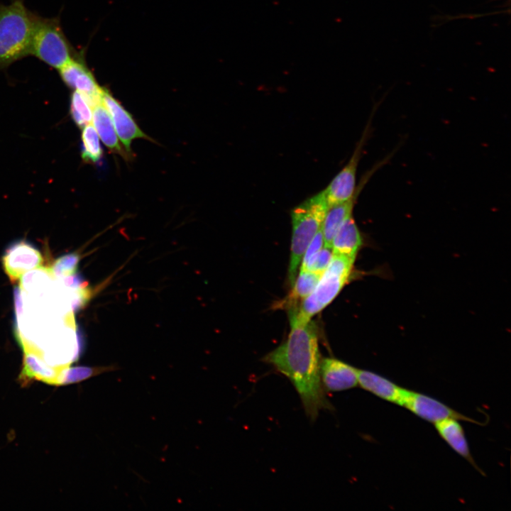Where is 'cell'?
<instances>
[{
    "label": "cell",
    "instance_id": "6da1fadb",
    "mask_svg": "<svg viewBox=\"0 0 511 511\" xmlns=\"http://www.w3.org/2000/svg\"><path fill=\"white\" fill-rule=\"evenodd\" d=\"M287 339L263 361L287 377L295 387L307 417L316 420L320 411L331 410L320 378L317 331L311 320L290 327Z\"/></svg>",
    "mask_w": 511,
    "mask_h": 511
},
{
    "label": "cell",
    "instance_id": "3957f363",
    "mask_svg": "<svg viewBox=\"0 0 511 511\" xmlns=\"http://www.w3.org/2000/svg\"><path fill=\"white\" fill-rule=\"evenodd\" d=\"M33 16L24 0L0 4V70L31 55Z\"/></svg>",
    "mask_w": 511,
    "mask_h": 511
},
{
    "label": "cell",
    "instance_id": "4fadbf2b",
    "mask_svg": "<svg viewBox=\"0 0 511 511\" xmlns=\"http://www.w3.org/2000/svg\"><path fill=\"white\" fill-rule=\"evenodd\" d=\"M358 385L375 396L400 406L407 390L377 373L360 369Z\"/></svg>",
    "mask_w": 511,
    "mask_h": 511
},
{
    "label": "cell",
    "instance_id": "8fae6325",
    "mask_svg": "<svg viewBox=\"0 0 511 511\" xmlns=\"http://www.w3.org/2000/svg\"><path fill=\"white\" fill-rule=\"evenodd\" d=\"M102 103L111 118L118 137L128 153L133 155L131 143L134 139L153 141L138 126L132 115L106 89H104Z\"/></svg>",
    "mask_w": 511,
    "mask_h": 511
},
{
    "label": "cell",
    "instance_id": "ac0fdd59",
    "mask_svg": "<svg viewBox=\"0 0 511 511\" xmlns=\"http://www.w3.org/2000/svg\"><path fill=\"white\" fill-rule=\"evenodd\" d=\"M82 158L87 163L99 162L103 155L99 135L92 124H87L82 132Z\"/></svg>",
    "mask_w": 511,
    "mask_h": 511
},
{
    "label": "cell",
    "instance_id": "44dd1931",
    "mask_svg": "<svg viewBox=\"0 0 511 511\" xmlns=\"http://www.w3.org/2000/svg\"><path fill=\"white\" fill-rule=\"evenodd\" d=\"M80 256L76 253H68L57 258L50 270L55 278L74 275L77 269Z\"/></svg>",
    "mask_w": 511,
    "mask_h": 511
},
{
    "label": "cell",
    "instance_id": "2e32d148",
    "mask_svg": "<svg viewBox=\"0 0 511 511\" xmlns=\"http://www.w3.org/2000/svg\"><path fill=\"white\" fill-rule=\"evenodd\" d=\"M459 420L450 418L439 421L434 424L440 436L460 456L466 458L473 466L478 469L475 463Z\"/></svg>",
    "mask_w": 511,
    "mask_h": 511
},
{
    "label": "cell",
    "instance_id": "5bb4252c",
    "mask_svg": "<svg viewBox=\"0 0 511 511\" xmlns=\"http://www.w3.org/2000/svg\"><path fill=\"white\" fill-rule=\"evenodd\" d=\"M92 121L99 137L111 151L120 155L126 160L133 158V155L128 153L120 143L111 118L103 103L93 107Z\"/></svg>",
    "mask_w": 511,
    "mask_h": 511
},
{
    "label": "cell",
    "instance_id": "9c48e42d",
    "mask_svg": "<svg viewBox=\"0 0 511 511\" xmlns=\"http://www.w3.org/2000/svg\"><path fill=\"white\" fill-rule=\"evenodd\" d=\"M402 406L434 424L450 418L478 424L434 398L410 390H406Z\"/></svg>",
    "mask_w": 511,
    "mask_h": 511
},
{
    "label": "cell",
    "instance_id": "e0dca14e",
    "mask_svg": "<svg viewBox=\"0 0 511 511\" xmlns=\"http://www.w3.org/2000/svg\"><path fill=\"white\" fill-rule=\"evenodd\" d=\"M322 274L308 270H299L292 285V289L290 294L280 301L277 307L288 311L296 308L313 291Z\"/></svg>",
    "mask_w": 511,
    "mask_h": 511
},
{
    "label": "cell",
    "instance_id": "5b68a950",
    "mask_svg": "<svg viewBox=\"0 0 511 511\" xmlns=\"http://www.w3.org/2000/svg\"><path fill=\"white\" fill-rule=\"evenodd\" d=\"M31 55L55 69H60L74 58L72 48L57 18L34 15Z\"/></svg>",
    "mask_w": 511,
    "mask_h": 511
},
{
    "label": "cell",
    "instance_id": "8992f818",
    "mask_svg": "<svg viewBox=\"0 0 511 511\" xmlns=\"http://www.w3.org/2000/svg\"><path fill=\"white\" fill-rule=\"evenodd\" d=\"M376 109V106L373 107L370 119L346 165L333 178L329 185L322 191L327 207L344 202L350 199L356 192L357 189L356 172L363 148L373 131L372 118Z\"/></svg>",
    "mask_w": 511,
    "mask_h": 511
},
{
    "label": "cell",
    "instance_id": "9a60e30c",
    "mask_svg": "<svg viewBox=\"0 0 511 511\" xmlns=\"http://www.w3.org/2000/svg\"><path fill=\"white\" fill-rule=\"evenodd\" d=\"M363 244L361 233L353 215L336 232L331 245L332 252L355 259Z\"/></svg>",
    "mask_w": 511,
    "mask_h": 511
},
{
    "label": "cell",
    "instance_id": "d6986e66",
    "mask_svg": "<svg viewBox=\"0 0 511 511\" xmlns=\"http://www.w3.org/2000/svg\"><path fill=\"white\" fill-rule=\"evenodd\" d=\"M108 370V367L63 366L60 370L56 386L79 383Z\"/></svg>",
    "mask_w": 511,
    "mask_h": 511
},
{
    "label": "cell",
    "instance_id": "7c38bea8",
    "mask_svg": "<svg viewBox=\"0 0 511 511\" xmlns=\"http://www.w3.org/2000/svg\"><path fill=\"white\" fill-rule=\"evenodd\" d=\"M358 370L334 358L321 359L320 378L325 391L341 392L358 385Z\"/></svg>",
    "mask_w": 511,
    "mask_h": 511
},
{
    "label": "cell",
    "instance_id": "52a82bcc",
    "mask_svg": "<svg viewBox=\"0 0 511 511\" xmlns=\"http://www.w3.org/2000/svg\"><path fill=\"white\" fill-rule=\"evenodd\" d=\"M23 355L22 368L18 380L22 386H27L34 380L56 386L61 366L48 363L42 352L23 339L18 338Z\"/></svg>",
    "mask_w": 511,
    "mask_h": 511
},
{
    "label": "cell",
    "instance_id": "7402d4cb",
    "mask_svg": "<svg viewBox=\"0 0 511 511\" xmlns=\"http://www.w3.org/2000/svg\"><path fill=\"white\" fill-rule=\"evenodd\" d=\"M332 249L324 246L307 263L303 270L323 273L328 267L332 257Z\"/></svg>",
    "mask_w": 511,
    "mask_h": 511
},
{
    "label": "cell",
    "instance_id": "7a4b0ae2",
    "mask_svg": "<svg viewBox=\"0 0 511 511\" xmlns=\"http://www.w3.org/2000/svg\"><path fill=\"white\" fill-rule=\"evenodd\" d=\"M354 260L333 253L313 291L296 308L289 311L290 327L307 324L335 299L350 278Z\"/></svg>",
    "mask_w": 511,
    "mask_h": 511
},
{
    "label": "cell",
    "instance_id": "ffe728a7",
    "mask_svg": "<svg viewBox=\"0 0 511 511\" xmlns=\"http://www.w3.org/2000/svg\"><path fill=\"white\" fill-rule=\"evenodd\" d=\"M92 106L82 94L73 92L71 96L70 114L75 124L83 128L92 121Z\"/></svg>",
    "mask_w": 511,
    "mask_h": 511
},
{
    "label": "cell",
    "instance_id": "ba28073f",
    "mask_svg": "<svg viewBox=\"0 0 511 511\" xmlns=\"http://www.w3.org/2000/svg\"><path fill=\"white\" fill-rule=\"evenodd\" d=\"M1 263L6 275L11 281L16 282L26 273L39 268L43 263V258L33 245L25 241H18L6 249Z\"/></svg>",
    "mask_w": 511,
    "mask_h": 511
},
{
    "label": "cell",
    "instance_id": "603a6c76",
    "mask_svg": "<svg viewBox=\"0 0 511 511\" xmlns=\"http://www.w3.org/2000/svg\"><path fill=\"white\" fill-rule=\"evenodd\" d=\"M324 246V238L321 229L306 248L299 270H303L309 260Z\"/></svg>",
    "mask_w": 511,
    "mask_h": 511
},
{
    "label": "cell",
    "instance_id": "277c9868",
    "mask_svg": "<svg viewBox=\"0 0 511 511\" xmlns=\"http://www.w3.org/2000/svg\"><path fill=\"white\" fill-rule=\"evenodd\" d=\"M327 207L320 192L303 201L291 211L292 239L288 269L291 286L298 273L306 248L321 229Z\"/></svg>",
    "mask_w": 511,
    "mask_h": 511
},
{
    "label": "cell",
    "instance_id": "30bf717a",
    "mask_svg": "<svg viewBox=\"0 0 511 511\" xmlns=\"http://www.w3.org/2000/svg\"><path fill=\"white\" fill-rule=\"evenodd\" d=\"M58 70L64 83L82 94L92 108L102 103L104 89L99 86L92 72L80 60L74 57Z\"/></svg>",
    "mask_w": 511,
    "mask_h": 511
}]
</instances>
